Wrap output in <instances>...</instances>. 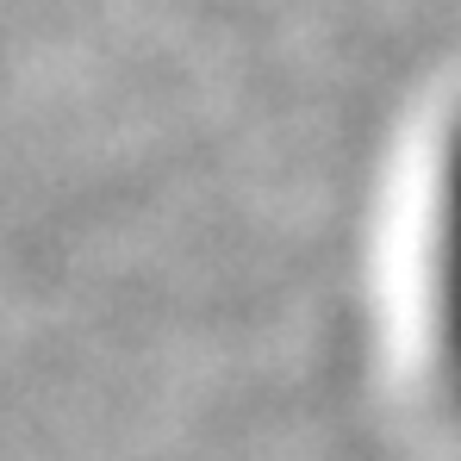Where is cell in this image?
<instances>
[{"mask_svg": "<svg viewBox=\"0 0 461 461\" xmlns=\"http://www.w3.org/2000/svg\"><path fill=\"white\" fill-rule=\"evenodd\" d=\"M437 349L461 399V125L443 156V200H437Z\"/></svg>", "mask_w": 461, "mask_h": 461, "instance_id": "obj_1", "label": "cell"}]
</instances>
